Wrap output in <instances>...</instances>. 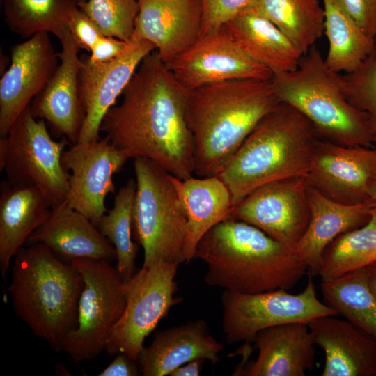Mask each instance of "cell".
I'll return each mask as SVG.
<instances>
[{"instance_id":"10","label":"cell","mask_w":376,"mask_h":376,"mask_svg":"<svg viewBox=\"0 0 376 376\" xmlns=\"http://www.w3.org/2000/svg\"><path fill=\"white\" fill-rule=\"evenodd\" d=\"M221 303L223 331L230 344L253 340L258 332L269 327L295 322L308 324L320 316L338 314L318 298L311 275L299 294L289 293L285 289L252 294L224 290Z\"/></svg>"},{"instance_id":"44","label":"cell","mask_w":376,"mask_h":376,"mask_svg":"<svg viewBox=\"0 0 376 376\" xmlns=\"http://www.w3.org/2000/svg\"><path fill=\"white\" fill-rule=\"evenodd\" d=\"M374 41H375V49L376 50V34L374 37Z\"/></svg>"},{"instance_id":"31","label":"cell","mask_w":376,"mask_h":376,"mask_svg":"<svg viewBox=\"0 0 376 376\" xmlns=\"http://www.w3.org/2000/svg\"><path fill=\"white\" fill-rule=\"evenodd\" d=\"M376 260V206L362 227L341 234L324 250L319 276L322 282L336 280Z\"/></svg>"},{"instance_id":"40","label":"cell","mask_w":376,"mask_h":376,"mask_svg":"<svg viewBox=\"0 0 376 376\" xmlns=\"http://www.w3.org/2000/svg\"><path fill=\"white\" fill-rule=\"evenodd\" d=\"M113 361L100 374L99 376H139L141 375L137 361L129 357L124 352L116 354Z\"/></svg>"},{"instance_id":"11","label":"cell","mask_w":376,"mask_h":376,"mask_svg":"<svg viewBox=\"0 0 376 376\" xmlns=\"http://www.w3.org/2000/svg\"><path fill=\"white\" fill-rule=\"evenodd\" d=\"M179 264L157 263L142 266L123 280L126 306L107 343L110 356L124 352L137 361L143 341L166 317L171 308L182 300L175 297V277Z\"/></svg>"},{"instance_id":"7","label":"cell","mask_w":376,"mask_h":376,"mask_svg":"<svg viewBox=\"0 0 376 376\" xmlns=\"http://www.w3.org/2000/svg\"><path fill=\"white\" fill-rule=\"evenodd\" d=\"M136 195L134 240L143 249V266L180 264L187 237V217L169 173L154 162L134 159Z\"/></svg>"},{"instance_id":"27","label":"cell","mask_w":376,"mask_h":376,"mask_svg":"<svg viewBox=\"0 0 376 376\" xmlns=\"http://www.w3.org/2000/svg\"><path fill=\"white\" fill-rule=\"evenodd\" d=\"M223 26L251 58L272 72L295 70L304 54L276 25L250 7Z\"/></svg>"},{"instance_id":"13","label":"cell","mask_w":376,"mask_h":376,"mask_svg":"<svg viewBox=\"0 0 376 376\" xmlns=\"http://www.w3.org/2000/svg\"><path fill=\"white\" fill-rule=\"evenodd\" d=\"M165 64L187 91L231 79H271L273 74L270 69L251 58L224 26L201 36Z\"/></svg>"},{"instance_id":"22","label":"cell","mask_w":376,"mask_h":376,"mask_svg":"<svg viewBox=\"0 0 376 376\" xmlns=\"http://www.w3.org/2000/svg\"><path fill=\"white\" fill-rule=\"evenodd\" d=\"M49 219L27 240L42 243L68 262L89 258L109 262L116 259L113 245L88 217L71 207L66 200L51 208Z\"/></svg>"},{"instance_id":"4","label":"cell","mask_w":376,"mask_h":376,"mask_svg":"<svg viewBox=\"0 0 376 376\" xmlns=\"http://www.w3.org/2000/svg\"><path fill=\"white\" fill-rule=\"evenodd\" d=\"M319 139L304 115L279 102L258 123L217 176L230 190L236 206L263 185L306 176Z\"/></svg>"},{"instance_id":"32","label":"cell","mask_w":376,"mask_h":376,"mask_svg":"<svg viewBox=\"0 0 376 376\" xmlns=\"http://www.w3.org/2000/svg\"><path fill=\"white\" fill-rule=\"evenodd\" d=\"M321 290L329 306L376 341V297L368 286L364 268L322 282Z\"/></svg>"},{"instance_id":"16","label":"cell","mask_w":376,"mask_h":376,"mask_svg":"<svg viewBox=\"0 0 376 376\" xmlns=\"http://www.w3.org/2000/svg\"><path fill=\"white\" fill-rule=\"evenodd\" d=\"M156 50L147 40L131 41L116 58L102 63H91L82 56L79 74V94L84 114L78 142L100 139L102 121L116 104L142 60Z\"/></svg>"},{"instance_id":"6","label":"cell","mask_w":376,"mask_h":376,"mask_svg":"<svg viewBox=\"0 0 376 376\" xmlns=\"http://www.w3.org/2000/svg\"><path fill=\"white\" fill-rule=\"evenodd\" d=\"M271 81L279 102L304 115L320 139L345 146H373L367 118L347 100L343 75L326 65L315 45L301 56L295 70L274 71Z\"/></svg>"},{"instance_id":"33","label":"cell","mask_w":376,"mask_h":376,"mask_svg":"<svg viewBox=\"0 0 376 376\" xmlns=\"http://www.w3.org/2000/svg\"><path fill=\"white\" fill-rule=\"evenodd\" d=\"M136 189V180H129L116 194L113 207L96 225L115 247L116 268L123 280L134 275L135 259L139 249V244L132 239Z\"/></svg>"},{"instance_id":"28","label":"cell","mask_w":376,"mask_h":376,"mask_svg":"<svg viewBox=\"0 0 376 376\" xmlns=\"http://www.w3.org/2000/svg\"><path fill=\"white\" fill-rule=\"evenodd\" d=\"M322 1L324 33L329 42L325 63L336 72H351L374 51V38L368 36L335 0Z\"/></svg>"},{"instance_id":"1","label":"cell","mask_w":376,"mask_h":376,"mask_svg":"<svg viewBox=\"0 0 376 376\" xmlns=\"http://www.w3.org/2000/svg\"><path fill=\"white\" fill-rule=\"evenodd\" d=\"M188 93L155 50L140 63L120 104L107 112L100 131L129 158L148 159L178 178L193 176Z\"/></svg>"},{"instance_id":"26","label":"cell","mask_w":376,"mask_h":376,"mask_svg":"<svg viewBox=\"0 0 376 376\" xmlns=\"http://www.w3.org/2000/svg\"><path fill=\"white\" fill-rule=\"evenodd\" d=\"M42 193L33 186H13L6 180L0 194V269L5 276L11 259L51 214Z\"/></svg>"},{"instance_id":"39","label":"cell","mask_w":376,"mask_h":376,"mask_svg":"<svg viewBox=\"0 0 376 376\" xmlns=\"http://www.w3.org/2000/svg\"><path fill=\"white\" fill-rule=\"evenodd\" d=\"M131 42H125L111 36H103L91 51L88 59L91 63L110 61L120 55Z\"/></svg>"},{"instance_id":"35","label":"cell","mask_w":376,"mask_h":376,"mask_svg":"<svg viewBox=\"0 0 376 376\" xmlns=\"http://www.w3.org/2000/svg\"><path fill=\"white\" fill-rule=\"evenodd\" d=\"M343 77L347 100L365 113L373 143H376V50L357 69L345 73Z\"/></svg>"},{"instance_id":"36","label":"cell","mask_w":376,"mask_h":376,"mask_svg":"<svg viewBox=\"0 0 376 376\" xmlns=\"http://www.w3.org/2000/svg\"><path fill=\"white\" fill-rule=\"evenodd\" d=\"M202 21L200 37L219 29L254 0H200Z\"/></svg>"},{"instance_id":"14","label":"cell","mask_w":376,"mask_h":376,"mask_svg":"<svg viewBox=\"0 0 376 376\" xmlns=\"http://www.w3.org/2000/svg\"><path fill=\"white\" fill-rule=\"evenodd\" d=\"M130 159L104 136L70 145L62 155L69 173L68 204L97 225L108 211L105 198L115 194L113 175Z\"/></svg>"},{"instance_id":"29","label":"cell","mask_w":376,"mask_h":376,"mask_svg":"<svg viewBox=\"0 0 376 376\" xmlns=\"http://www.w3.org/2000/svg\"><path fill=\"white\" fill-rule=\"evenodd\" d=\"M276 25L303 54L324 33L318 0H254L249 6Z\"/></svg>"},{"instance_id":"41","label":"cell","mask_w":376,"mask_h":376,"mask_svg":"<svg viewBox=\"0 0 376 376\" xmlns=\"http://www.w3.org/2000/svg\"><path fill=\"white\" fill-rule=\"evenodd\" d=\"M204 359H196L189 361L175 370H173L169 376H198L203 369Z\"/></svg>"},{"instance_id":"21","label":"cell","mask_w":376,"mask_h":376,"mask_svg":"<svg viewBox=\"0 0 376 376\" xmlns=\"http://www.w3.org/2000/svg\"><path fill=\"white\" fill-rule=\"evenodd\" d=\"M310 220L306 231L293 248L297 258L319 275L325 249L339 235L366 225L374 204L345 205L336 202L308 185Z\"/></svg>"},{"instance_id":"24","label":"cell","mask_w":376,"mask_h":376,"mask_svg":"<svg viewBox=\"0 0 376 376\" xmlns=\"http://www.w3.org/2000/svg\"><path fill=\"white\" fill-rule=\"evenodd\" d=\"M256 361L242 372L246 376H304L315 366V343L308 324L295 322L257 333Z\"/></svg>"},{"instance_id":"43","label":"cell","mask_w":376,"mask_h":376,"mask_svg":"<svg viewBox=\"0 0 376 376\" xmlns=\"http://www.w3.org/2000/svg\"><path fill=\"white\" fill-rule=\"evenodd\" d=\"M368 188L370 199L376 206V171L370 179Z\"/></svg>"},{"instance_id":"34","label":"cell","mask_w":376,"mask_h":376,"mask_svg":"<svg viewBox=\"0 0 376 376\" xmlns=\"http://www.w3.org/2000/svg\"><path fill=\"white\" fill-rule=\"evenodd\" d=\"M104 36L131 42L139 12L138 0H86L78 2Z\"/></svg>"},{"instance_id":"5","label":"cell","mask_w":376,"mask_h":376,"mask_svg":"<svg viewBox=\"0 0 376 376\" xmlns=\"http://www.w3.org/2000/svg\"><path fill=\"white\" fill-rule=\"evenodd\" d=\"M84 285L79 269L42 243L23 246L14 256L8 290L15 312L56 351L77 326Z\"/></svg>"},{"instance_id":"23","label":"cell","mask_w":376,"mask_h":376,"mask_svg":"<svg viewBox=\"0 0 376 376\" xmlns=\"http://www.w3.org/2000/svg\"><path fill=\"white\" fill-rule=\"evenodd\" d=\"M223 348L206 322L196 320L158 331L148 346L143 345L137 362L143 376H165L196 359L215 363Z\"/></svg>"},{"instance_id":"37","label":"cell","mask_w":376,"mask_h":376,"mask_svg":"<svg viewBox=\"0 0 376 376\" xmlns=\"http://www.w3.org/2000/svg\"><path fill=\"white\" fill-rule=\"evenodd\" d=\"M370 37L376 34V0H335Z\"/></svg>"},{"instance_id":"15","label":"cell","mask_w":376,"mask_h":376,"mask_svg":"<svg viewBox=\"0 0 376 376\" xmlns=\"http://www.w3.org/2000/svg\"><path fill=\"white\" fill-rule=\"evenodd\" d=\"M375 171L376 148L345 146L319 139L306 178L309 186L336 202L374 204L368 186Z\"/></svg>"},{"instance_id":"12","label":"cell","mask_w":376,"mask_h":376,"mask_svg":"<svg viewBox=\"0 0 376 376\" xmlns=\"http://www.w3.org/2000/svg\"><path fill=\"white\" fill-rule=\"evenodd\" d=\"M228 219L253 225L292 249L310 220L306 176H294L263 185L238 203Z\"/></svg>"},{"instance_id":"20","label":"cell","mask_w":376,"mask_h":376,"mask_svg":"<svg viewBox=\"0 0 376 376\" xmlns=\"http://www.w3.org/2000/svg\"><path fill=\"white\" fill-rule=\"evenodd\" d=\"M324 315L307 324L324 352L322 376H376V341L349 320Z\"/></svg>"},{"instance_id":"38","label":"cell","mask_w":376,"mask_h":376,"mask_svg":"<svg viewBox=\"0 0 376 376\" xmlns=\"http://www.w3.org/2000/svg\"><path fill=\"white\" fill-rule=\"evenodd\" d=\"M69 31L79 47L89 52L104 36L95 24L79 9L70 20Z\"/></svg>"},{"instance_id":"42","label":"cell","mask_w":376,"mask_h":376,"mask_svg":"<svg viewBox=\"0 0 376 376\" xmlns=\"http://www.w3.org/2000/svg\"><path fill=\"white\" fill-rule=\"evenodd\" d=\"M364 269L368 286L376 297V260L367 265Z\"/></svg>"},{"instance_id":"8","label":"cell","mask_w":376,"mask_h":376,"mask_svg":"<svg viewBox=\"0 0 376 376\" xmlns=\"http://www.w3.org/2000/svg\"><path fill=\"white\" fill-rule=\"evenodd\" d=\"M69 141L54 140L45 121L35 118L27 107L0 137V171L13 186H33L44 195L52 208L66 200L69 173L62 155Z\"/></svg>"},{"instance_id":"25","label":"cell","mask_w":376,"mask_h":376,"mask_svg":"<svg viewBox=\"0 0 376 376\" xmlns=\"http://www.w3.org/2000/svg\"><path fill=\"white\" fill-rule=\"evenodd\" d=\"M187 217L184 261L189 263L201 238L229 217L235 207L230 190L217 175L185 179L169 174Z\"/></svg>"},{"instance_id":"19","label":"cell","mask_w":376,"mask_h":376,"mask_svg":"<svg viewBox=\"0 0 376 376\" xmlns=\"http://www.w3.org/2000/svg\"><path fill=\"white\" fill-rule=\"evenodd\" d=\"M138 1L139 12L132 41L152 42L164 63L173 59L200 38V0Z\"/></svg>"},{"instance_id":"2","label":"cell","mask_w":376,"mask_h":376,"mask_svg":"<svg viewBox=\"0 0 376 376\" xmlns=\"http://www.w3.org/2000/svg\"><path fill=\"white\" fill-rule=\"evenodd\" d=\"M279 103L271 79H231L189 91L186 117L193 139L194 173L217 175Z\"/></svg>"},{"instance_id":"3","label":"cell","mask_w":376,"mask_h":376,"mask_svg":"<svg viewBox=\"0 0 376 376\" xmlns=\"http://www.w3.org/2000/svg\"><path fill=\"white\" fill-rule=\"evenodd\" d=\"M194 258L206 264L207 285L247 294L290 289L308 269L292 249L236 219L212 227L198 243Z\"/></svg>"},{"instance_id":"18","label":"cell","mask_w":376,"mask_h":376,"mask_svg":"<svg viewBox=\"0 0 376 376\" xmlns=\"http://www.w3.org/2000/svg\"><path fill=\"white\" fill-rule=\"evenodd\" d=\"M59 63L45 88L28 107L31 114L47 122L57 136L78 142L84 120L79 94L81 49L70 33L61 40Z\"/></svg>"},{"instance_id":"9","label":"cell","mask_w":376,"mask_h":376,"mask_svg":"<svg viewBox=\"0 0 376 376\" xmlns=\"http://www.w3.org/2000/svg\"><path fill=\"white\" fill-rule=\"evenodd\" d=\"M84 282L78 304L77 324L65 338L61 350L75 362L91 360L105 350L126 306L124 281L116 267L104 260L70 261Z\"/></svg>"},{"instance_id":"30","label":"cell","mask_w":376,"mask_h":376,"mask_svg":"<svg viewBox=\"0 0 376 376\" xmlns=\"http://www.w3.org/2000/svg\"><path fill=\"white\" fill-rule=\"evenodd\" d=\"M3 8L12 32L26 38L51 33L60 40L79 7L78 0H3Z\"/></svg>"},{"instance_id":"17","label":"cell","mask_w":376,"mask_h":376,"mask_svg":"<svg viewBox=\"0 0 376 376\" xmlns=\"http://www.w3.org/2000/svg\"><path fill=\"white\" fill-rule=\"evenodd\" d=\"M11 63L0 80V137L45 88L58 65L48 33L40 32L11 47Z\"/></svg>"},{"instance_id":"45","label":"cell","mask_w":376,"mask_h":376,"mask_svg":"<svg viewBox=\"0 0 376 376\" xmlns=\"http://www.w3.org/2000/svg\"><path fill=\"white\" fill-rule=\"evenodd\" d=\"M86 1V0H78V2L79 1Z\"/></svg>"}]
</instances>
